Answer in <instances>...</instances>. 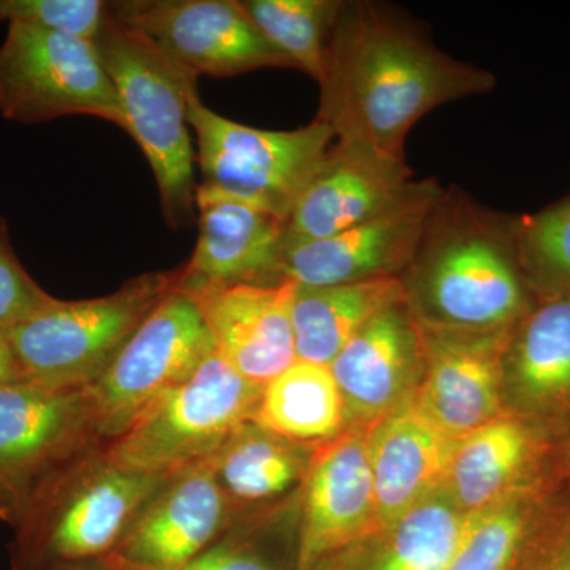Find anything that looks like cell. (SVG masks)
Masks as SVG:
<instances>
[{
  "label": "cell",
  "instance_id": "14",
  "mask_svg": "<svg viewBox=\"0 0 570 570\" xmlns=\"http://www.w3.org/2000/svg\"><path fill=\"white\" fill-rule=\"evenodd\" d=\"M419 326L425 365L412 400L428 419L461 439L508 414L504 354L512 326L491 332Z\"/></svg>",
  "mask_w": 570,
  "mask_h": 570
},
{
  "label": "cell",
  "instance_id": "16",
  "mask_svg": "<svg viewBox=\"0 0 570 570\" xmlns=\"http://www.w3.org/2000/svg\"><path fill=\"white\" fill-rule=\"evenodd\" d=\"M425 365L422 332L406 299L385 307L333 360L346 428H366L414 396Z\"/></svg>",
  "mask_w": 570,
  "mask_h": 570
},
{
  "label": "cell",
  "instance_id": "18",
  "mask_svg": "<svg viewBox=\"0 0 570 570\" xmlns=\"http://www.w3.org/2000/svg\"><path fill=\"white\" fill-rule=\"evenodd\" d=\"M295 287L291 281H281L216 285L186 294L200 311L217 354L247 381L265 387L296 362Z\"/></svg>",
  "mask_w": 570,
  "mask_h": 570
},
{
  "label": "cell",
  "instance_id": "27",
  "mask_svg": "<svg viewBox=\"0 0 570 570\" xmlns=\"http://www.w3.org/2000/svg\"><path fill=\"white\" fill-rule=\"evenodd\" d=\"M299 498L238 517L183 570H296Z\"/></svg>",
  "mask_w": 570,
  "mask_h": 570
},
{
  "label": "cell",
  "instance_id": "15",
  "mask_svg": "<svg viewBox=\"0 0 570 570\" xmlns=\"http://www.w3.org/2000/svg\"><path fill=\"white\" fill-rule=\"evenodd\" d=\"M376 532V499L366 428H346L317 445L299 498L296 570H313Z\"/></svg>",
  "mask_w": 570,
  "mask_h": 570
},
{
  "label": "cell",
  "instance_id": "28",
  "mask_svg": "<svg viewBox=\"0 0 570 570\" xmlns=\"http://www.w3.org/2000/svg\"><path fill=\"white\" fill-rule=\"evenodd\" d=\"M542 517L539 489L472 513L449 570H519Z\"/></svg>",
  "mask_w": 570,
  "mask_h": 570
},
{
  "label": "cell",
  "instance_id": "8",
  "mask_svg": "<svg viewBox=\"0 0 570 570\" xmlns=\"http://www.w3.org/2000/svg\"><path fill=\"white\" fill-rule=\"evenodd\" d=\"M105 445L89 385L20 379L0 387V517L21 524L41 491Z\"/></svg>",
  "mask_w": 570,
  "mask_h": 570
},
{
  "label": "cell",
  "instance_id": "10",
  "mask_svg": "<svg viewBox=\"0 0 570 570\" xmlns=\"http://www.w3.org/2000/svg\"><path fill=\"white\" fill-rule=\"evenodd\" d=\"M213 352L212 333L193 296L176 285L89 385L105 445L157 397L193 376Z\"/></svg>",
  "mask_w": 570,
  "mask_h": 570
},
{
  "label": "cell",
  "instance_id": "1",
  "mask_svg": "<svg viewBox=\"0 0 570 570\" xmlns=\"http://www.w3.org/2000/svg\"><path fill=\"white\" fill-rule=\"evenodd\" d=\"M318 88L316 119L337 141L360 142L406 159L407 135L441 105L490 92L489 70L439 50L417 22L373 2H344Z\"/></svg>",
  "mask_w": 570,
  "mask_h": 570
},
{
  "label": "cell",
  "instance_id": "32",
  "mask_svg": "<svg viewBox=\"0 0 570 570\" xmlns=\"http://www.w3.org/2000/svg\"><path fill=\"white\" fill-rule=\"evenodd\" d=\"M3 235L0 230V330L7 332L51 305L56 298L24 272Z\"/></svg>",
  "mask_w": 570,
  "mask_h": 570
},
{
  "label": "cell",
  "instance_id": "29",
  "mask_svg": "<svg viewBox=\"0 0 570 570\" xmlns=\"http://www.w3.org/2000/svg\"><path fill=\"white\" fill-rule=\"evenodd\" d=\"M255 28L296 70L321 80L326 47L343 0H245L239 2Z\"/></svg>",
  "mask_w": 570,
  "mask_h": 570
},
{
  "label": "cell",
  "instance_id": "22",
  "mask_svg": "<svg viewBox=\"0 0 570 570\" xmlns=\"http://www.w3.org/2000/svg\"><path fill=\"white\" fill-rule=\"evenodd\" d=\"M542 453L535 423L508 412L460 439L442 490L466 515L482 512L538 489L534 475Z\"/></svg>",
  "mask_w": 570,
  "mask_h": 570
},
{
  "label": "cell",
  "instance_id": "6",
  "mask_svg": "<svg viewBox=\"0 0 570 570\" xmlns=\"http://www.w3.org/2000/svg\"><path fill=\"white\" fill-rule=\"evenodd\" d=\"M176 285L178 269L134 277L100 298H56L6 332L22 374L55 387L91 385Z\"/></svg>",
  "mask_w": 570,
  "mask_h": 570
},
{
  "label": "cell",
  "instance_id": "4",
  "mask_svg": "<svg viewBox=\"0 0 570 570\" xmlns=\"http://www.w3.org/2000/svg\"><path fill=\"white\" fill-rule=\"evenodd\" d=\"M187 122L197 138L202 179L195 205L235 202L279 219H291L316 178L336 137L326 124L295 130H264L209 110L198 92L187 105Z\"/></svg>",
  "mask_w": 570,
  "mask_h": 570
},
{
  "label": "cell",
  "instance_id": "2",
  "mask_svg": "<svg viewBox=\"0 0 570 570\" xmlns=\"http://www.w3.org/2000/svg\"><path fill=\"white\" fill-rule=\"evenodd\" d=\"M419 324L491 332L531 309L519 255V219L491 212L452 186L442 190L401 276Z\"/></svg>",
  "mask_w": 570,
  "mask_h": 570
},
{
  "label": "cell",
  "instance_id": "30",
  "mask_svg": "<svg viewBox=\"0 0 570 570\" xmlns=\"http://www.w3.org/2000/svg\"><path fill=\"white\" fill-rule=\"evenodd\" d=\"M519 255L528 284L540 294H570V197L519 217Z\"/></svg>",
  "mask_w": 570,
  "mask_h": 570
},
{
  "label": "cell",
  "instance_id": "35",
  "mask_svg": "<svg viewBox=\"0 0 570 570\" xmlns=\"http://www.w3.org/2000/svg\"><path fill=\"white\" fill-rule=\"evenodd\" d=\"M51 570H110L102 560L73 562V564L61 566Z\"/></svg>",
  "mask_w": 570,
  "mask_h": 570
},
{
  "label": "cell",
  "instance_id": "7",
  "mask_svg": "<svg viewBox=\"0 0 570 570\" xmlns=\"http://www.w3.org/2000/svg\"><path fill=\"white\" fill-rule=\"evenodd\" d=\"M264 387L247 381L213 352L193 376L157 397L121 436L105 445L116 464L170 475L208 460L253 420Z\"/></svg>",
  "mask_w": 570,
  "mask_h": 570
},
{
  "label": "cell",
  "instance_id": "36",
  "mask_svg": "<svg viewBox=\"0 0 570 570\" xmlns=\"http://www.w3.org/2000/svg\"><path fill=\"white\" fill-rule=\"evenodd\" d=\"M568 455H569V460H570V442H569Z\"/></svg>",
  "mask_w": 570,
  "mask_h": 570
},
{
  "label": "cell",
  "instance_id": "17",
  "mask_svg": "<svg viewBox=\"0 0 570 570\" xmlns=\"http://www.w3.org/2000/svg\"><path fill=\"white\" fill-rule=\"evenodd\" d=\"M414 171L360 142L335 141L288 219L285 250L365 223L407 193Z\"/></svg>",
  "mask_w": 570,
  "mask_h": 570
},
{
  "label": "cell",
  "instance_id": "19",
  "mask_svg": "<svg viewBox=\"0 0 570 570\" xmlns=\"http://www.w3.org/2000/svg\"><path fill=\"white\" fill-rule=\"evenodd\" d=\"M459 441L428 419L412 397L367 430L376 532L444 489Z\"/></svg>",
  "mask_w": 570,
  "mask_h": 570
},
{
  "label": "cell",
  "instance_id": "12",
  "mask_svg": "<svg viewBox=\"0 0 570 570\" xmlns=\"http://www.w3.org/2000/svg\"><path fill=\"white\" fill-rule=\"evenodd\" d=\"M442 190L436 179H420L400 200L365 223L328 238L288 247L281 279L298 287H332L403 276Z\"/></svg>",
  "mask_w": 570,
  "mask_h": 570
},
{
  "label": "cell",
  "instance_id": "34",
  "mask_svg": "<svg viewBox=\"0 0 570 570\" xmlns=\"http://www.w3.org/2000/svg\"><path fill=\"white\" fill-rule=\"evenodd\" d=\"M20 379H24L20 363L10 346L9 337L0 330V387Z\"/></svg>",
  "mask_w": 570,
  "mask_h": 570
},
{
  "label": "cell",
  "instance_id": "11",
  "mask_svg": "<svg viewBox=\"0 0 570 570\" xmlns=\"http://www.w3.org/2000/svg\"><path fill=\"white\" fill-rule=\"evenodd\" d=\"M108 13L156 45L195 78L295 69L235 0H119Z\"/></svg>",
  "mask_w": 570,
  "mask_h": 570
},
{
  "label": "cell",
  "instance_id": "24",
  "mask_svg": "<svg viewBox=\"0 0 570 570\" xmlns=\"http://www.w3.org/2000/svg\"><path fill=\"white\" fill-rule=\"evenodd\" d=\"M469 517L444 490L384 530L366 535L313 570H449Z\"/></svg>",
  "mask_w": 570,
  "mask_h": 570
},
{
  "label": "cell",
  "instance_id": "3",
  "mask_svg": "<svg viewBox=\"0 0 570 570\" xmlns=\"http://www.w3.org/2000/svg\"><path fill=\"white\" fill-rule=\"evenodd\" d=\"M94 45L118 92L127 134L151 165L165 220L183 227L194 219L197 189L187 105L198 78L110 13Z\"/></svg>",
  "mask_w": 570,
  "mask_h": 570
},
{
  "label": "cell",
  "instance_id": "13",
  "mask_svg": "<svg viewBox=\"0 0 570 570\" xmlns=\"http://www.w3.org/2000/svg\"><path fill=\"white\" fill-rule=\"evenodd\" d=\"M236 519L205 460L168 475L100 560L110 570H183Z\"/></svg>",
  "mask_w": 570,
  "mask_h": 570
},
{
  "label": "cell",
  "instance_id": "26",
  "mask_svg": "<svg viewBox=\"0 0 570 570\" xmlns=\"http://www.w3.org/2000/svg\"><path fill=\"white\" fill-rule=\"evenodd\" d=\"M253 422L313 448L340 436L346 415L330 366L296 360L265 385Z\"/></svg>",
  "mask_w": 570,
  "mask_h": 570
},
{
  "label": "cell",
  "instance_id": "5",
  "mask_svg": "<svg viewBox=\"0 0 570 570\" xmlns=\"http://www.w3.org/2000/svg\"><path fill=\"white\" fill-rule=\"evenodd\" d=\"M94 449L70 464L21 521L22 570L100 560L168 475L134 472Z\"/></svg>",
  "mask_w": 570,
  "mask_h": 570
},
{
  "label": "cell",
  "instance_id": "25",
  "mask_svg": "<svg viewBox=\"0 0 570 570\" xmlns=\"http://www.w3.org/2000/svg\"><path fill=\"white\" fill-rule=\"evenodd\" d=\"M406 299L401 277L295 287L292 302L296 360L330 366L337 354L385 307Z\"/></svg>",
  "mask_w": 570,
  "mask_h": 570
},
{
  "label": "cell",
  "instance_id": "9",
  "mask_svg": "<svg viewBox=\"0 0 570 570\" xmlns=\"http://www.w3.org/2000/svg\"><path fill=\"white\" fill-rule=\"evenodd\" d=\"M0 112L24 124L96 116L127 132L96 45L28 22H9L0 47Z\"/></svg>",
  "mask_w": 570,
  "mask_h": 570
},
{
  "label": "cell",
  "instance_id": "20",
  "mask_svg": "<svg viewBox=\"0 0 570 570\" xmlns=\"http://www.w3.org/2000/svg\"><path fill=\"white\" fill-rule=\"evenodd\" d=\"M193 257L178 268V288L281 283L287 220L261 209L216 202L200 206Z\"/></svg>",
  "mask_w": 570,
  "mask_h": 570
},
{
  "label": "cell",
  "instance_id": "33",
  "mask_svg": "<svg viewBox=\"0 0 570 570\" xmlns=\"http://www.w3.org/2000/svg\"><path fill=\"white\" fill-rule=\"evenodd\" d=\"M519 570H570V512L540 521Z\"/></svg>",
  "mask_w": 570,
  "mask_h": 570
},
{
  "label": "cell",
  "instance_id": "31",
  "mask_svg": "<svg viewBox=\"0 0 570 570\" xmlns=\"http://www.w3.org/2000/svg\"><path fill=\"white\" fill-rule=\"evenodd\" d=\"M107 14L102 0H0V21L28 22L92 43Z\"/></svg>",
  "mask_w": 570,
  "mask_h": 570
},
{
  "label": "cell",
  "instance_id": "21",
  "mask_svg": "<svg viewBox=\"0 0 570 570\" xmlns=\"http://www.w3.org/2000/svg\"><path fill=\"white\" fill-rule=\"evenodd\" d=\"M510 414L531 422L570 412V294L543 296L510 330L504 354Z\"/></svg>",
  "mask_w": 570,
  "mask_h": 570
},
{
  "label": "cell",
  "instance_id": "23",
  "mask_svg": "<svg viewBox=\"0 0 570 570\" xmlns=\"http://www.w3.org/2000/svg\"><path fill=\"white\" fill-rule=\"evenodd\" d=\"M314 450L247 420L208 463L217 485L242 517L281 508L298 498Z\"/></svg>",
  "mask_w": 570,
  "mask_h": 570
}]
</instances>
